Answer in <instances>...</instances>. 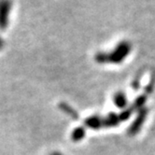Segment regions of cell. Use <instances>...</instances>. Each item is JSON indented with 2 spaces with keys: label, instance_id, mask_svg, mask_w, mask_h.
I'll list each match as a JSON object with an SVG mask.
<instances>
[{
  "label": "cell",
  "instance_id": "obj_8",
  "mask_svg": "<svg viewBox=\"0 0 155 155\" xmlns=\"http://www.w3.org/2000/svg\"><path fill=\"white\" fill-rule=\"evenodd\" d=\"M86 136V128L84 126L76 127L71 133V139L74 142H79L82 140Z\"/></svg>",
  "mask_w": 155,
  "mask_h": 155
},
{
  "label": "cell",
  "instance_id": "obj_3",
  "mask_svg": "<svg viewBox=\"0 0 155 155\" xmlns=\"http://www.w3.org/2000/svg\"><path fill=\"white\" fill-rule=\"evenodd\" d=\"M148 114H149V109L146 107H144L143 108L137 110V116L128 129V134L130 136L134 137L137 133H139V131L142 129L144 124H145V121L147 120Z\"/></svg>",
  "mask_w": 155,
  "mask_h": 155
},
{
  "label": "cell",
  "instance_id": "obj_10",
  "mask_svg": "<svg viewBox=\"0 0 155 155\" xmlns=\"http://www.w3.org/2000/svg\"><path fill=\"white\" fill-rule=\"evenodd\" d=\"M134 112V109L132 108V107H127L126 108H124L123 111H121L119 116H120V119L121 121H124V120H127L130 116L132 115V113Z\"/></svg>",
  "mask_w": 155,
  "mask_h": 155
},
{
  "label": "cell",
  "instance_id": "obj_9",
  "mask_svg": "<svg viewBox=\"0 0 155 155\" xmlns=\"http://www.w3.org/2000/svg\"><path fill=\"white\" fill-rule=\"evenodd\" d=\"M147 97L148 95L146 94H143L141 95H139L136 100L134 101V103H133V105L131 106L132 108L135 110H139L141 108H143L144 107H145V103L147 101Z\"/></svg>",
  "mask_w": 155,
  "mask_h": 155
},
{
  "label": "cell",
  "instance_id": "obj_1",
  "mask_svg": "<svg viewBox=\"0 0 155 155\" xmlns=\"http://www.w3.org/2000/svg\"><path fill=\"white\" fill-rule=\"evenodd\" d=\"M132 43L128 40H121L110 51H98L94 55V60L100 64H120L132 52Z\"/></svg>",
  "mask_w": 155,
  "mask_h": 155
},
{
  "label": "cell",
  "instance_id": "obj_6",
  "mask_svg": "<svg viewBox=\"0 0 155 155\" xmlns=\"http://www.w3.org/2000/svg\"><path fill=\"white\" fill-rule=\"evenodd\" d=\"M113 103L118 108H120V109L126 108L128 105V99H127L125 93L121 91L117 92L113 96Z\"/></svg>",
  "mask_w": 155,
  "mask_h": 155
},
{
  "label": "cell",
  "instance_id": "obj_2",
  "mask_svg": "<svg viewBox=\"0 0 155 155\" xmlns=\"http://www.w3.org/2000/svg\"><path fill=\"white\" fill-rule=\"evenodd\" d=\"M12 0H0V30L4 31L9 25V17L12 12Z\"/></svg>",
  "mask_w": 155,
  "mask_h": 155
},
{
  "label": "cell",
  "instance_id": "obj_11",
  "mask_svg": "<svg viewBox=\"0 0 155 155\" xmlns=\"http://www.w3.org/2000/svg\"><path fill=\"white\" fill-rule=\"evenodd\" d=\"M154 87H155V74L151 76V78H150V80L148 85L146 86V88H145V94L147 95L150 94H151L153 92Z\"/></svg>",
  "mask_w": 155,
  "mask_h": 155
},
{
  "label": "cell",
  "instance_id": "obj_5",
  "mask_svg": "<svg viewBox=\"0 0 155 155\" xmlns=\"http://www.w3.org/2000/svg\"><path fill=\"white\" fill-rule=\"evenodd\" d=\"M103 120H104V127H107V128L116 127L121 123L119 114L114 112H111L107 114L106 117H103Z\"/></svg>",
  "mask_w": 155,
  "mask_h": 155
},
{
  "label": "cell",
  "instance_id": "obj_13",
  "mask_svg": "<svg viewBox=\"0 0 155 155\" xmlns=\"http://www.w3.org/2000/svg\"><path fill=\"white\" fill-rule=\"evenodd\" d=\"M51 155H64V154H63L62 152H59V151H54Z\"/></svg>",
  "mask_w": 155,
  "mask_h": 155
},
{
  "label": "cell",
  "instance_id": "obj_12",
  "mask_svg": "<svg viewBox=\"0 0 155 155\" xmlns=\"http://www.w3.org/2000/svg\"><path fill=\"white\" fill-rule=\"evenodd\" d=\"M4 47H5V41L1 37H0V51H2L4 49Z\"/></svg>",
  "mask_w": 155,
  "mask_h": 155
},
{
  "label": "cell",
  "instance_id": "obj_7",
  "mask_svg": "<svg viewBox=\"0 0 155 155\" xmlns=\"http://www.w3.org/2000/svg\"><path fill=\"white\" fill-rule=\"evenodd\" d=\"M59 108L62 110V111H64L68 116H69L71 119H73V120H79L80 119L79 113H78L76 110L71 106H69L68 104L62 102L59 104Z\"/></svg>",
  "mask_w": 155,
  "mask_h": 155
},
{
  "label": "cell",
  "instance_id": "obj_4",
  "mask_svg": "<svg viewBox=\"0 0 155 155\" xmlns=\"http://www.w3.org/2000/svg\"><path fill=\"white\" fill-rule=\"evenodd\" d=\"M84 127L92 130H99L101 128H104L103 117L99 115H92L88 117L84 120Z\"/></svg>",
  "mask_w": 155,
  "mask_h": 155
}]
</instances>
